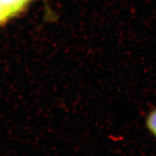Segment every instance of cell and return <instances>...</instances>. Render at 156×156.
Listing matches in <instances>:
<instances>
[{
  "mask_svg": "<svg viewBox=\"0 0 156 156\" xmlns=\"http://www.w3.org/2000/svg\"><path fill=\"white\" fill-rule=\"evenodd\" d=\"M145 126L147 132L156 139V107L152 108L146 115Z\"/></svg>",
  "mask_w": 156,
  "mask_h": 156,
  "instance_id": "7a4b0ae2",
  "label": "cell"
},
{
  "mask_svg": "<svg viewBox=\"0 0 156 156\" xmlns=\"http://www.w3.org/2000/svg\"><path fill=\"white\" fill-rule=\"evenodd\" d=\"M32 0H0V24L22 11Z\"/></svg>",
  "mask_w": 156,
  "mask_h": 156,
  "instance_id": "6da1fadb",
  "label": "cell"
}]
</instances>
